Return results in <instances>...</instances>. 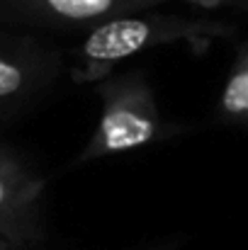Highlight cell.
Instances as JSON below:
<instances>
[{
    "label": "cell",
    "instance_id": "6da1fadb",
    "mask_svg": "<svg viewBox=\"0 0 248 250\" xmlns=\"http://www.w3.org/2000/svg\"><path fill=\"white\" fill-rule=\"evenodd\" d=\"M234 27L226 20L185 17L165 12H127L88 29L76 51L71 68L73 83L97 85L112 76V68L144 51L185 44L195 51L209 49L214 42L229 37Z\"/></svg>",
    "mask_w": 248,
    "mask_h": 250
},
{
    "label": "cell",
    "instance_id": "7a4b0ae2",
    "mask_svg": "<svg viewBox=\"0 0 248 250\" xmlns=\"http://www.w3.org/2000/svg\"><path fill=\"white\" fill-rule=\"evenodd\" d=\"M102 102L100 122L83 146L78 163L141 151L170 134L154 87L141 71L112 73L95 85Z\"/></svg>",
    "mask_w": 248,
    "mask_h": 250
},
{
    "label": "cell",
    "instance_id": "3957f363",
    "mask_svg": "<svg viewBox=\"0 0 248 250\" xmlns=\"http://www.w3.org/2000/svg\"><path fill=\"white\" fill-rule=\"evenodd\" d=\"M61 73V54L24 34H0V122L42 100Z\"/></svg>",
    "mask_w": 248,
    "mask_h": 250
},
{
    "label": "cell",
    "instance_id": "277c9868",
    "mask_svg": "<svg viewBox=\"0 0 248 250\" xmlns=\"http://www.w3.org/2000/svg\"><path fill=\"white\" fill-rule=\"evenodd\" d=\"M44 177L17 153L0 148V236L29 248L42 238Z\"/></svg>",
    "mask_w": 248,
    "mask_h": 250
},
{
    "label": "cell",
    "instance_id": "5b68a950",
    "mask_svg": "<svg viewBox=\"0 0 248 250\" xmlns=\"http://www.w3.org/2000/svg\"><path fill=\"white\" fill-rule=\"evenodd\" d=\"M163 0H0V20L44 29H92L105 20L141 12Z\"/></svg>",
    "mask_w": 248,
    "mask_h": 250
},
{
    "label": "cell",
    "instance_id": "8992f818",
    "mask_svg": "<svg viewBox=\"0 0 248 250\" xmlns=\"http://www.w3.org/2000/svg\"><path fill=\"white\" fill-rule=\"evenodd\" d=\"M217 117L222 124L248 129V44L241 46L226 83L217 102Z\"/></svg>",
    "mask_w": 248,
    "mask_h": 250
},
{
    "label": "cell",
    "instance_id": "52a82bcc",
    "mask_svg": "<svg viewBox=\"0 0 248 250\" xmlns=\"http://www.w3.org/2000/svg\"><path fill=\"white\" fill-rule=\"evenodd\" d=\"M163 2H168V0H163ZM185 2H192V5H200V7H222V5L248 2V0H185Z\"/></svg>",
    "mask_w": 248,
    "mask_h": 250
},
{
    "label": "cell",
    "instance_id": "ba28073f",
    "mask_svg": "<svg viewBox=\"0 0 248 250\" xmlns=\"http://www.w3.org/2000/svg\"><path fill=\"white\" fill-rule=\"evenodd\" d=\"M0 250H27V248L15 243V241H10V238H5V236H0Z\"/></svg>",
    "mask_w": 248,
    "mask_h": 250
},
{
    "label": "cell",
    "instance_id": "9c48e42d",
    "mask_svg": "<svg viewBox=\"0 0 248 250\" xmlns=\"http://www.w3.org/2000/svg\"><path fill=\"white\" fill-rule=\"evenodd\" d=\"M175 246L170 243V241H165V243H156V246H149V248H144V250H173Z\"/></svg>",
    "mask_w": 248,
    "mask_h": 250
}]
</instances>
